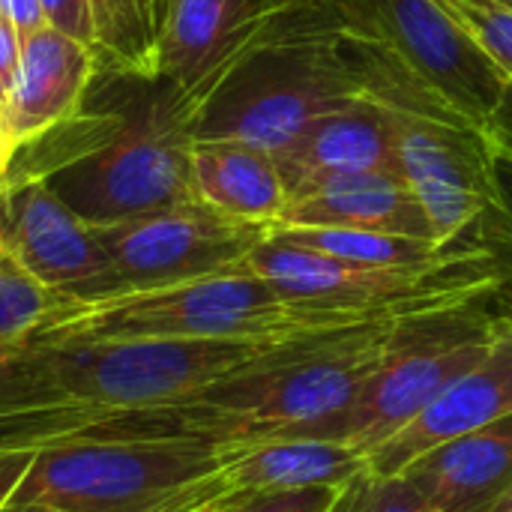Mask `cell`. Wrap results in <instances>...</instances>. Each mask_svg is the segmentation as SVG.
<instances>
[{"instance_id":"18","label":"cell","mask_w":512,"mask_h":512,"mask_svg":"<svg viewBox=\"0 0 512 512\" xmlns=\"http://www.w3.org/2000/svg\"><path fill=\"white\" fill-rule=\"evenodd\" d=\"M363 471L366 456L336 441L261 438L246 444H228V459L222 465L219 480L225 498H237L258 492L345 486Z\"/></svg>"},{"instance_id":"21","label":"cell","mask_w":512,"mask_h":512,"mask_svg":"<svg viewBox=\"0 0 512 512\" xmlns=\"http://www.w3.org/2000/svg\"><path fill=\"white\" fill-rule=\"evenodd\" d=\"M273 234L306 246L312 252L351 261V264H372V267H405V264H426L447 255L456 243L441 246L435 240L405 237V234H384V231H354V228H270Z\"/></svg>"},{"instance_id":"24","label":"cell","mask_w":512,"mask_h":512,"mask_svg":"<svg viewBox=\"0 0 512 512\" xmlns=\"http://www.w3.org/2000/svg\"><path fill=\"white\" fill-rule=\"evenodd\" d=\"M512 78V9L495 0H435Z\"/></svg>"},{"instance_id":"17","label":"cell","mask_w":512,"mask_h":512,"mask_svg":"<svg viewBox=\"0 0 512 512\" xmlns=\"http://www.w3.org/2000/svg\"><path fill=\"white\" fill-rule=\"evenodd\" d=\"M402 474L432 512H489L512 486V417L417 456Z\"/></svg>"},{"instance_id":"26","label":"cell","mask_w":512,"mask_h":512,"mask_svg":"<svg viewBox=\"0 0 512 512\" xmlns=\"http://www.w3.org/2000/svg\"><path fill=\"white\" fill-rule=\"evenodd\" d=\"M342 486H315L294 492H258L237 495L216 504L219 512H330Z\"/></svg>"},{"instance_id":"37","label":"cell","mask_w":512,"mask_h":512,"mask_svg":"<svg viewBox=\"0 0 512 512\" xmlns=\"http://www.w3.org/2000/svg\"><path fill=\"white\" fill-rule=\"evenodd\" d=\"M495 3H501V6H510L512 9V0H495Z\"/></svg>"},{"instance_id":"22","label":"cell","mask_w":512,"mask_h":512,"mask_svg":"<svg viewBox=\"0 0 512 512\" xmlns=\"http://www.w3.org/2000/svg\"><path fill=\"white\" fill-rule=\"evenodd\" d=\"M63 300L0 243V348L27 342Z\"/></svg>"},{"instance_id":"4","label":"cell","mask_w":512,"mask_h":512,"mask_svg":"<svg viewBox=\"0 0 512 512\" xmlns=\"http://www.w3.org/2000/svg\"><path fill=\"white\" fill-rule=\"evenodd\" d=\"M225 459L228 447L180 435L69 438L33 450L3 501L57 512H195L225 498Z\"/></svg>"},{"instance_id":"14","label":"cell","mask_w":512,"mask_h":512,"mask_svg":"<svg viewBox=\"0 0 512 512\" xmlns=\"http://www.w3.org/2000/svg\"><path fill=\"white\" fill-rule=\"evenodd\" d=\"M96 48L54 27L21 39L15 84L6 99V123L15 150L81 114L96 75Z\"/></svg>"},{"instance_id":"30","label":"cell","mask_w":512,"mask_h":512,"mask_svg":"<svg viewBox=\"0 0 512 512\" xmlns=\"http://www.w3.org/2000/svg\"><path fill=\"white\" fill-rule=\"evenodd\" d=\"M483 132L492 141V147L512 153V78L510 84H507V90H504V96H501V102H498V108L486 120Z\"/></svg>"},{"instance_id":"32","label":"cell","mask_w":512,"mask_h":512,"mask_svg":"<svg viewBox=\"0 0 512 512\" xmlns=\"http://www.w3.org/2000/svg\"><path fill=\"white\" fill-rule=\"evenodd\" d=\"M492 309L504 318H512V279L498 288V294L492 297Z\"/></svg>"},{"instance_id":"35","label":"cell","mask_w":512,"mask_h":512,"mask_svg":"<svg viewBox=\"0 0 512 512\" xmlns=\"http://www.w3.org/2000/svg\"><path fill=\"white\" fill-rule=\"evenodd\" d=\"M6 171H9V162L0 156V195H3V186H6Z\"/></svg>"},{"instance_id":"8","label":"cell","mask_w":512,"mask_h":512,"mask_svg":"<svg viewBox=\"0 0 512 512\" xmlns=\"http://www.w3.org/2000/svg\"><path fill=\"white\" fill-rule=\"evenodd\" d=\"M93 228L108 267L81 300L153 291L246 267L252 249L270 234V225L219 213L201 201Z\"/></svg>"},{"instance_id":"10","label":"cell","mask_w":512,"mask_h":512,"mask_svg":"<svg viewBox=\"0 0 512 512\" xmlns=\"http://www.w3.org/2000/svg\"><path fill=\"white\" fill-rule=\"evenodd\" d=\"M399 171L441 246L471 234L495 204L492 141L468 123L399 114Z\"/></svg>"},{"instance_id":"9","label":"cell","mask_w":512,"mask_h":512,"mask_svg":"<svg viewBox=\"0 0 512 512\" xmlns=\"http://www.w3.org/2000/svg\"><path fill=\"white\" fill-rule=\"evenodd\" d=\"M339 30L393 51L456 114L483 129L510 75L435 0H324Z\"/></svg>"},{"instance_id":"2","label":"cell","mask_w":512,"mask_h":512,"mask_svg":"<svg viewBox=\"0 0 512 512\" xmlns=\"http://www.w3.org/2000/svg\"><path fill=\"white\" fill-rule=\"evenodd\" d=\"M399 321H369L279 342L195 399L141 411L138 423L144 435L201 438L222 447L288 435L330 417L357 393L390 354Z\"/></svg>"},{"instance_id":"33","label":"cell","mask_w":512,"mask_h":512,"mask_svg":"<svg viewBox=\"0 0 512 512\" xmlns=\"http://www.w3.org/2000/svg\"><path fill=\"white\" fill-rule=\"evenodd\" d=\"M0 512H57L45 504H15V501H3L0 504Z\"/></svg>"},{"instance_id":"15","label":"cell","mask_w":512,"mask_h":512,"mask_svg":"<svg viewBox=\"0 0 512 512\" xmlns=\"http://www.w3.org/2000/svg\"><path fill=\"white\" fill-rule=\"evenodd\" d=\"M273 228H354L435 240L429 216L402 171L321 177L288 198Z\"/></svg>"},{"instance_id":"36","label":"cell","mask_w":512,"mask_h":512,"mask_svg":"<svg viewBox=\"0 0 512 512\" xmlns=\"http://www.w3.org/2000/svg\"><path fill=\"white\" fill-rule=\"evenodd\" d=\"M195 512H219V510H216V504H213V507H204V510H195Z\"/></svg>"},{"instance_id":"5","label":"cell","mask_w":512,"mask_h":512,"mask_svg":"<svg viewBox=\"0 0 512 512\" xmlns=\"http://www.w3.org/2000/svg\"><path fill=\"white\" fill-rule=\"evenodd\" d=\"M246 264L288 300L366 321H393L492 300L510 279L504 261L483 243L480 222L447 255L426 264H351L297 246L273 231L252 249Z\"/></svg>"},{"instance_id":"19","label":"cell","mask_w":512,"mask_h":512,"mask_svg":"<svg viewBox=\"0 0 512 512\" xmlns=\"http://www.w3.org/2000/svg\"><path fill=\"white\" fill-rule=\"evenodd\" d=\"M192 180L201 204L261 225H276L288 186L276 159L237 141H192Z\"/></svg>"},{"instance_id":"13","label":"cell","mask_w":512,"mask_h":512,"mask_svg":"<svg viewBox=\"0 0 512 512\" xmlns=\"http://www.w3.org/2000/svg\"><path fill=\"white\" fill-rule=\"evenodd\" d=\"M512 417V318L498 315L489 351L453 381L408 429L366 456V468L384 477L402 474L417 456Z\"/></svg>"},{"instance_id":"7","label":"cell","mask_w":512,"mask_h":512,"mask_svg":"<svg viewBox=\"0 0 512 512\" xmlns=\"http://www.w3.org/2000/svg\"><path fill=\"white\" fill-rule=\"evenodd\" d=\"M30 345L66 405L90 414H141L195 399L279 342L108 339Z\"/></svg>"},{"instance_id":"16","label":"cell","mask_w":512,"mask_h":512,"mask_svg":"<svg viewBox=\"0 0 512 512\" xmlns=\"http://www.w3.org/2000/svg\"><path fill=\"white\" fill-rule=\"evenodd\" d=\"M288 198L303 186L357 171H399V114L357 99L315 120L303 138L276 159Z\"/></svg>"},{"instance_id":"27","label":"cell","mask_w":512,"mask_h":512,"mask_svg":"<svg viewBox=\"0 0 512 512\" xmlns=\"http://www.w3.org/2000/svg\"><path fill=\"white\" fill-rule=\"evenodd\" d=\"M39 3H42V12L48 18V27L96 48L90 0H39Z\"/></svg>"},{"instance_id":"11","label":"cell","mask_w":512,"mask_h":512,"mask_svg":"<svg viewBox=\"0 0 512 512\" xmlns=\"http://www.w3.org/2000/svg\"><path fill=\"white\" fill-rule=\"evenodd\" d=\"M0 243L42 285L66 300H81L108 267L96 228L33 177H6L0 195Z\"/></svg>"},{"instance_id":"29","label":"cell","mask_w":512,"mask_h":512,"mask_svg":"<svg viewBox=\"0 0 512 512\" xmlns=\"http://www.w3.org/2000/svg\"><path fill=\"white\" fill-rule=\"evenodd\" d=\"M0 15L12 21V27L21 33V39L48 27V18H45L39 0H0Z\"/></svg>"},{"instance_id":"34","label":"cell","mask_w":512,"mask_h":512,"mask_svg":"<svg viewBox=\"0 0 512 512\" xmlns=\"http://www.w3.org/2000/svg\"><path fill=\"white\" fill-rule=\"evenodd\" d=\"M489 512H512V486L504 492V495H501V498H498V504H495Z\"/></svg>"},{"instance_id":"20","label":"cell","mask_w":512,"mask_h":512,"mask_svg":"<svg viewBox=\"0 0 512 512\" xmlns=\"http://www.w3.org/2000/svg\"><path fill=\"white\" fill-rule=\"evenodd\" d=\"M165 0H90L96 51L138 81H153L156 36Z\"/></svg>"},{"instance_id":"6","label":"cell","mask_w":512,"mask_h":512,"mask_svg":"<svg viewBox=\"0 0 512 512\" xmlns=\"http://www.w3.org/2000/svg\"><path fill=\"white\" fill-rule=\"evenodd\" d=\"M495 327L498 312L492 300L402 318L384 363L339 411L279 438L336 441L369 456L408 429L453 381L480 363Z\"/></svg>"},{"instance_id":"1","label":"cell","mask_w":512,"mask_h":512,"mask_svg":"<svg viewBox=\"0 0 512 512\" xmlns=\"http://www.w3.org/2000/svg\"><path fill=\"white\" fill-rule=\"evenodd\" d=\"M6 177L42 180L90 225H114L195 204L192 138L162 84L129 108L72 117L15 150Z\"/></svg>"},{"instance_id":"12","label":"cell","mask_w":512,"mask_h":512,"mask_svg":"<svg viewBox=\"0 0 512 512\" xmlns=\"http://www.w3.org/2000/svg\"><path fill=\"white\" fill-rule=\"evenodd\" d=\"M291 0H165L153 84L195 90L228 69Z\"/></svg>"},{"instance_id":"3","label":"cell","mask_w":512,"mask_h":512,"mask_svg":"<svg viewBox=\"0 0 512 512\" xmlns=\"http://www.w3.org/2000/svg\"><path fill=\"white\" fill-rule=\"evenodd\" d=\"M369 324L366 318L306 306L279 294L249 264L183 285L135 291L105 300H63L27 339L108 342V339H234L288 342L309 333Z\"/></svg>"},{"instance_id":"23","label":"cell","mask_w":512,"mask_h":512,"mask_svg":"<svg viewBox=\"0 0 512 512\" xmlns=\"http://www.w3.org/2000/svg\"><path fill=\"white\" fill-rule=\"evenodd\" d=\"M330 512H432V507L405 474L384 477L366 468L339 489Z\"/></svg>"},{"instance_id":"28","label":"cell","mask_w":512,"mask_h":512,"mask_svg":"<svg viewBox=\"0 0 512 512\" xmlns=\"http://www.w3.org/2000/svg\"><path fill=\"white\" fill-rule=\"evenodd\" d=\"M18 60H21V33L12 27L9 18L0 15V102L3 105H6L9 90L15 84Z\"/></svg>"},{"instance_id":"25","label":"cell","mask_w":512,"mask_h":512,"mask_svg":"<svg viewBox=\"0 0 512 512\" xmlns=\"http://www.w3.org/2000/svg\"><path fill=\"white\" fill-rule=\"evenodd\" d=\"M492 177H495V204L480 219V237L504 261L512 279V153L492 147Z\"/></svg>"},{"instance_id":"31","label":"cell","mask_w":512,"mask_h":512,"mask_svg":"<svg viewBox=\"0 0 512 512\" xmlns=\"http://www.w3.org/2000/svg\"><path fill=\"white\" fill-rule=\"evenodd\" d=\"M0 156L6 162H12L15 156V144H12V135H9V123H6V105L0 102Z\"/></svg>"}]
</instances>
